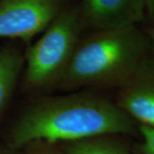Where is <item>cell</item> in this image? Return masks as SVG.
<instances>
[{
	"label": "cell",
	"instance_id": "277c9868",
	"mask_svg": "<svg viewBox=\"0 0 154 154\" xmlns=\"http://www.w3.org/2000/svg\"><path fill=\"white\" fill-rule=\"evenodd\" d=\"M71 0H0V38L31 43Z\"/></svg>",
	"mask_w": 154,
	"mask_h": 154
},
{
	"label": "cell",
	"instance_id": "3957f363",
	"mask_svg": "<svg viewBox=\"0 0 154 154\" xmlns=\"http://www.w3.org/2000/svg\"><path fill=\"white\" fill-rule=\"evenodd\" d=\"M84 31L78 3L72 2L24 52V88L30 92L58 85Z\"/></svg>",
	"mask_w": 154,
	"mask_h": 154
},
{
	"label": "cell",
	"instance_id": "ba28073f",
	"mask_svg": "<svg viewBox=\"0 0 154 154\" xmlns=\"http://www.w3.org/2000/svg\"><path fill=\"white\" fill-rule=\"evenodd\" d=\"M64 154H131L123 144L113 136L91 138L68 143Z\"/></svg>",
	"mask_w": 154,
	"mask_h": 154
},
{
	"label": "cell",
	"instance_id": "7c38bea8",
	"mask_svg": "<svg viewBox=\"0 0 154 154\" xmlns=\"http://www.w3.org/2000/svg\"><path fill=\"white\" fill-rule=\"evenodd\" d=\"M36 154H64V152H60L58 150H56V149H49V150H45V151L37 152Z\"/></svg>",
	"mask_w": 154,
	"mask_h": 154
},
{
	"label": "cell",
	"instance_id": "30bf717a",
	"mask_svg": "<svg viewBox=\"0 0 154 154\" xmlns=\"http://www.w3.org/2000/svg\"><path fill=\"white\" fill-rule=\"evenodd\" d=\"M145 22L146 27L154 26V0H144Z\"/></svg>",
	"mask_w": 154,
	"mask_h": 154
},
{
	"label": "cell",
	"instance_id": "6da1fadb",
	"mask_svg": "<svg viewBox=\"0 0 154 154\" xmlns=\"http://www.w3.org/2000/svg\"><path fill=\"white\" fill-rule=\"evenodd\" d=\"M137 132V123L110 99L75 93L43 98L29 105L13 127L10 143L22 148L35 142L68 144Z\"/></svg>",
	"mask_w": 154,
	"mask_h": 154
},
{
	"label": "cell",
	"instance_id": "52a82bcc",
	"mask_svg": "<svg viewBox=\"0 0 154 154\" xmlns=\"http://www.w3.org/2000/svg\"><path fill=\"white\" fill-rule=\"evenodd\" d=\"M24 67V52L16 45L0 49V112L16 88Z\"/></svg>",
	"mask_w": 154,
	"mask_h": 154
},
{
	"label": "cell",
	"instance_id": "8992f818",
	"mask_svg": "<svg viewBox=\"0 0 154 154\" xmlns=\"http://www.w3.org/2000/svg\"><path fill=\"white\" fill-rule=\"evenodd\" d=\"M116 104L138 125L154 128V58L151 55L118 88Z\"/></svg>",
	"mask_w": 154,
	"mask_h": 154
},
{
	"label": "cell",
	"instance_id": "5b68a950",
	"mask_svg": "<svg viewBox=\"0 0 154 154\" xmlns=\"http://www.w3.org/2000/svg\"><path fill=\"white\" fill-rule=\"evenodd\" d=\"M85 30L140 26L145 22L144 0H80Z\"/></svg>",
	"mask_w": 154,
	"mask_h": 154
},
{
	"label": "cell",
	"instance_id": "8fae6325",
	"mask_svg": "<svg viewBox=\"0 0 154 154\" xmlns=\"http://www.w3.org/2000/svg\"><path fill=\"white\" fill-rule=\"evenodd\" d=\"M146 33L147 34L150 44V50H151V55L154 58V26L152 27H146L144 28Z\"/></svg>",
	"mask_w": 154,
	"mask_h": 154
},
{
	"label": "cell",
	"instance_id": "9c48e42d",
	"mask_svg": "<svg viewBox=\"0 0 154 154\" xmlns=\"http://www.w3.org/2000/svg\"><path fill=\"white\" fill-rule=\"evenodd\" d=\"M140 141L135 146V154H154V128L138 125Z\"/></svg>",
	"mask_w": 154,
	"mask_h": 154
},
{
	"label": "cell",
	"instance_id": "7a4b0ae2",
	"mask_svg": "<svg viewBox=\"0 0 154 154\" xmlns=\"http://www.w3.org/2000/svg\"><path fill=\"white\" fill-rule=\"evenodd\" d=\"M150 56L148 37L140 26L91 31L81 38L58 86L119 88Z\"/></svg>",
	"mask_w": 154,
	"mask_h": 154
}]
</instances>
